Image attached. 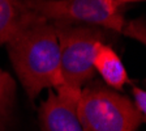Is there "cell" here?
Wrapping results in <instances>:
<instances>
[{"instance_id": "obj_3", "label": "cell", "mask_w": 146, "mask_h": 131, "mask_svg": "<svg viewBox=\"0 0 146 131\" xmlns=\"http://www.w3.org/2000/svg\"><path fill=\"white\" fill-rule=\"evenodd\" d=\"M76 110L82 131H137L146 122L131 98L99 80L82 88Z\"/></svg>"}, {"instance_id": "obj_6", "label": "cell", "mask_w": 146, "mask_h": 131, "mask_svg": "<svg viewBox=\"0 0 146 131\" xmlns=\"http://www.w3.org/2000/svg\"><path fill=\"white\" fill-rule=\"evenodd\" d=\"M95 73H99L103 83L116 92L123 91L129 83L128 72L121 58L115 51L111 43L102 42L98 45L94 58Z\"/></svg>"}, {"instance_id": "obj_12", "label": "cell", "mask_w": 146, "mask_h": 131, "mask_svg": "<svg viewBox=\"0 0 146 131\" xmlns=\"http://www.w3.org/2000/svg\"><path fill=\"white\" fill-rule=\"evenodd\" d=\"M137 1H146V0H133V3H137Z\"/></svg>"}, {"instance_id": "obj_5", "label": "cell", "mask_w": 146, "mask_h": 131, "mask_svg": "<svg viewBox=\"0 0 146 131\" xmlns=\"http://www.w3.org/2000/svg\"><path fill=\"white\" fill-rule=\"evenodd\" d=\"M76 106L77 101L50 89L38 112L40 131H82Z\"/></svg>"}, {"instance_id": "obj_1", "label": "cell", "mask_w": 146, "mask_h": 131, "mask_svg": "<svg viewBox=\"0 0 146 131\" xmlns=\"http://www.w3.org/2000/svg\"><path fill=\"white\" fill-rule=\"evenodd\" d=\"M5 46L13 70L30 101L43 89H63L60 46L52 22L26 8L21 26Z\"/></svg>"}, {"instance_id": "obj_10", "label": "cell", "mask_w": 146, "mask_h": 131, "mask_svg": "<svg viewBox=\"0 0 146 131\" xmlns=\"http://www.w3.org/2000/svg\"><path fill=\"white\" fill-rule=\"evenodd\" d=\"M132 96H133V102L136 107L140 110V113L146 119V91L140 87H132Z\"/></svg>"}, {"instance_id": "obj_11", "label": "cell", "mask_w": 146, "mask_h": 131, "mask_svg": "<svg viewBox=\"0 0 146 131\" xmlns=\"http://www.w3.org/2000/svg\"><path fill=\"white\" fill-rule=\"evenodd\" d=\"M116 1H120V3H124V4H129V3H133V0H116Z\"/></svg>"}, {"instance_id": "obj_9", "label": "cell", "mask_w": 146, "mask_h": 131, "mask_svg": "<svg viewBox=\"0 0 146 131\" xmlns=\"http://www.w3.org/2000/svg\"><path fill=\"white\" fill-rule=\"evenodd\" d=\"M121 34L142 43L146 47V18L138 17L133 20H127Z\"/></svg>"}, {"instance_id": "obj_2", "label": "cell", "mask_w": 146, "mask_h": 131, "mask_svg": "<svg viewBox=\"0 0 146 131\" xmlns=\"http://www.w3.org/2000/svg\"><path fill=\"white\" fill-rule=\"evenodd\" d=\"M60 46L64 87L58 95L78 102L81 91L95 77L94 58L99 43H112L120 34L103 28L82 24L52 22Z\"/></svg>"}, {"instance_id": "obj_4", "label": "cell", "mask_w": 146, "mask_h": 131, "mask_svg": "<svg viewBox=\"0 0 146 131\" xmlns=\"http://www.w3.org/2000/svg\"><path fill=\"white\" fill-rule=\"evenodd\" d=\"M25 8L50 22L82 24L121 34L125 5L116 0H20Z\"/></svg>"}, {"instance_id": "obj_7", "label": "cell", "mask_w": 146, "mask_h": 131, "mask_svg": "<svg viewBox=\"0 0 146 131\" xmlns=\"http://www.w3.org/2000/svg\"><path fill=\"white\" fill-rule=\"evenodd\" d=\"M26 16V8L20 0H0V46L16 34Z\"/></svg>"}, {"instance_id": "obj_8", "label": "cell", "mask_w": 146, "mask_h": 131, "mask_svg": "<svg viewBox=\"0 0 146 131\" xmlns=\"http://www.w3.org/2000/svg\"><path fill=\"white\" fill-rule=\"evenodd\" d=\"M16 98V81L7 71L0 68V131L8 125Z\"/></svg>"}]
</instances>
